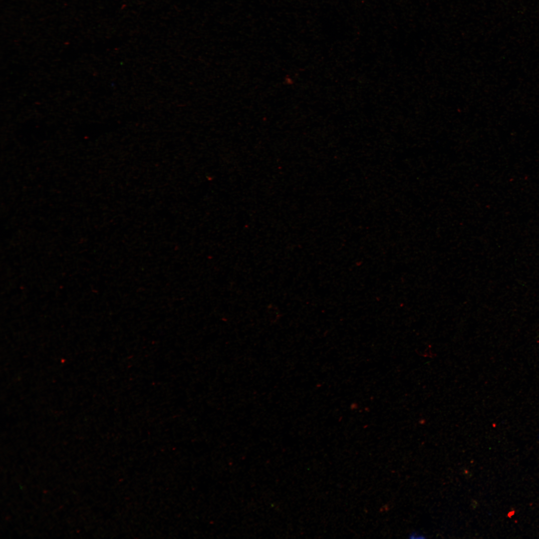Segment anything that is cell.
<instances>
[{"instance_id": "obj_1", "label": "cell", "mask_w": 539, "mask_h": 539, "mask_svg": "<svg viewBox=\"0 0 539 539\" xmlns=\"http://www.w3.org/2000/svg\"><path fill=\"white\" fill-rule=\"evenodd\" d=\"M410 538H411V539H422V538H424V536L422 535H420V534L417 533L416 532L412 533L410 535Z\"/></svg>"}]
</instances>
